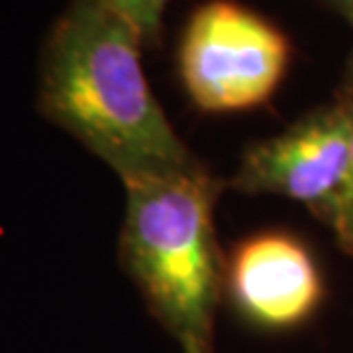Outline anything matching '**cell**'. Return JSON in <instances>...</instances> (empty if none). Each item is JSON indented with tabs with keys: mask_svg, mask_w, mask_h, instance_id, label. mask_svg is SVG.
I'll use <instances>...</instances> for the list:
<instances>
[{
	"mask_svg": "<svg viewBox=\"0 0 353 353\" xmlns=\"http://www.w3.org/2000/svg\"><path fill=\"white\" fill-rule=\"evenodd\" d=\"M141 46L99 0H71L41 52V114L121 180L196 164L148 87Z\"/></svg>",
	"mask_w": 353,
	"mask_h": 353,
	"instance_id": "1",
	"label": "cell"
},
{
	"mask_svg": "<svg viewBox=\"0 0 353 353\" xmlns=\"http://www.w3.org/2000/svg\"><path fill=\"white\" fill-rule=\"evenodd\" d=\"M128 272L183 353H214L223 267L214 237L216 183L201 164L123 180Z\"/></svg>",
	"mask_w": 353,
	"mask_h": 353,
	"instance_id": "2",
	"label": "cell"
},
{
	"mask_svg": "<svg viewBox=\"0 0 353 353\" xmlns=\"http://www.w3.org/2000/svg\"><path fill=\"white\" fill-rule=\"evenodd\" d=\"M290 52V39L269 19L235 0H208L185 28L180 78L203 112L251 110L281 87Z\"/></svg>",
	"mask_w": 353,
	"mask_h": 353,
	"instance_id": "3",
	"label": "cell"
},
{
	"mask_svg": "<svg viewBox=\"0 0 353 353\" xmlns=\"http://www.w3.org/2000/svg\"><path fill=\"white\" fill-rule=\"evenodd\" d=\"M351 141L353 105L337 101L251 146L230 185L301 201L328 223L349 176Z\"/></svg>",
	"mask_w": 353,
	"mask_h": 353,
	"instance_id": "4",
	"label": "cell"
},
{
	"mask_svg": "<svg viewBox=\"0 0 353 353\" xmlns=\"http://www.w3.org/2000/svg\"><path fill=\"white\" fill-rule=\"evenodd\" d=\"M228 290L239 312L267 330L303 324L324 296L310 251L288 232H260L239 244L228 262Z\"/></svg>",
	"mask_w": 353,
	"mask_h": 353,
	"instance_id": "5",
	"label": "cell"
},
{
	"mask_svg": "<svg viewBox=\"0 0 353 353\" xmlns=\"http://www.w3.org/2000/svg\"><path fill=\"white\" fill-rule=\"evenodd\" d=\"M99 3L125 21L144 43H155L160 37L162 14L169 0H99Z\"/></svg>",
	"mask_w": 353,
	"mask_h": 353,
	"instance_id": "6",
	"label": "cell"
},
{
	"mask_svg": "<svg viewBox=\"0 0 353 353\" xmlns=\"http://www.w3.org/2000/svg\"><path fill=\"white\" fill-rule=\"evenodd\" d=\"M328 226L335 230L337 242L347 253L353 255V141H351V164L349 176L344 183V190L340 194V201L335 205V212L330 216Z\"/></svg>",
	"mask_w": 353,
	"mask_h": 353,
	"instance_id": "7",
	"label": "cell"
},
{
	"mask_svg": "<svg viewBox=\"0 0 353 353\" xmlns=\"http://www.w3.org/2000/svg\"><path fill=\"white\" fill-rule=\"evenodd\" d=\"M337 101L353 105V55L349 59V69H347V76H344L342 92H340V99H337Z\"/></svg>",
	"mask_w": 353,
	"mask_h": 353,
	"instance_id": "8",
	"label": "cell"
},
{
	"mask_svg": "<svg viewBox=\"0 0 353 353\" xmlns=\"http://www.w3.org/2000/svg\"><path fill=\"white\" fill-rule=\"evenodd\" d=\"M324 3L333 7L340 17H344L353 26V0H324Z\"/></svg>",
	"mask_w": 353,
	"mask_h": 353,
	"instance_id": "9",
	"label": "cell"
}]
</instances>
